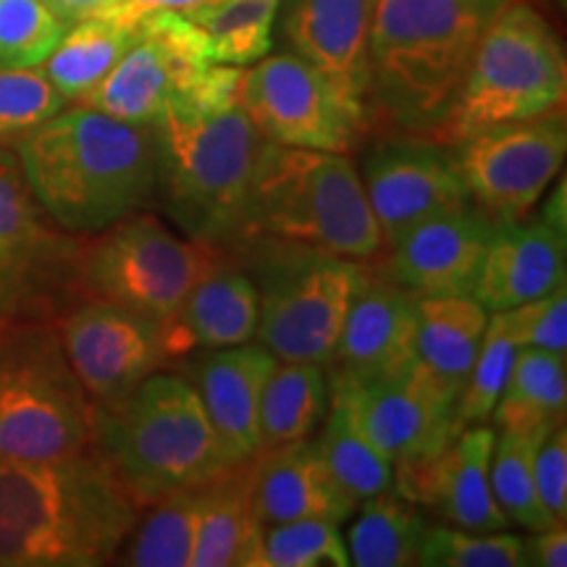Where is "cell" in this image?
Instances as JSON below:
<instances>
[{
  "label": "cell",
  "mask_w": 567,
  "mask_h": 567,
  "mask_svg": "<svg viewBox=\"0 0 567 567\" xmlns=\"http://www.w3.org/2000/svg\"><path fill=\"white\" fill-rule=\"evenodd\" d=\"M142 513L97 446L0 463V567H97Z\"/></svg>",
  "instance_id": "6da1fadb"
},
{
  "label": "cell",
  "mask_w": 567,
  "mask_h": 567,
  "mask_svg": "<svg viewBox=\"0 0 567 567\" xmlns=\"http://www.w3.org/2000/svg\"><path fill=\"white\" fill-rule=\"evenodd\" d=\"M13 151L32 195L66 234H97L153 203L158 166L153 126L74 103Z\"/></svg>",
  "instance_id": "7a4b0ae2"
},
{
  "label": "cell",
  "mask_w": 567,
  "mask_h": 567,
  "mask_svg": "<svg viewBox=\"0 0 567 567\" xmlns=\"http://www.w3.org/2000/svg\"><path fill=\"white\" fill-rule=\"evenodd\" d=\"M505 0H375L371 105L405 134L439 142L481 32Z\"/></svg>",
  "instance_id": "3957f363"
},
{
  "label": "cell",
  "mask_w": 567,
  "mask_h": 567,
  "mask_svg": "<svg viewBox=\"0 0 567 567\" xmlns=\"http://www.w3.org/2000/svg\"><path fill=\"white\" fill-rule=\"evenodd\" d=\"M158 145L153 203L195 243H245L252 182L266 140L243 105L216 113L172 111L153 126Z\"/></svg>",
  "instance_id": "277c9868"
},
{
  "label": "cell",
  "mask_w": 567,
  "mask_h": 567,
  "mask_svg": "<svg viewBox=\"0 0 567 567\" xmlns=\"http://www.w3.org/2000/svg\"><path fill=\"white\" fill-rule=\"evenodd\" d=\"M95 446L145 509L226 476L231 463L200 394L174 373L147 375L122 402L95 408Z\"/></svg>",
  "instance_id": "5b68a950"
},
{
  "label": "cell",
  "mask_w": 567,
  "mask_h": 567,
  "mask_svg": "<svg viewBox=\"0 0 567 567\" xmlns=\"http://www.w3.org/2000/svg\"><path fill=\"white\" fill-rule=\"evenodd\" d=\"M255 237L318 247L360 266L386 255L350 155L274 142H266L252 182L245 243Z\"/></svg>",
  "instance_id": "8992f818"
},
{
  "label": "cell",
  "mask_w": 567,
  "mask_h": 567,
  "mask_svg": "<svg viewBox=\"0 0 567 567\" xmlns=\"http://www.w3.org/2000/svg\"><path fill=\"white\" fill-rule=\"evenodd\" d=\"M565 92L567 63L549 21L523 0H505L481 32L439 142L549 116L563 111Z\"/></svg>",
  "instance_id": "52a82bcc"
},
{
  "label": "cell",
  "mask_w": 567,
  "mask_h": 567,
  "mask_svg": "<svg viewBox=\"0 0 567 567\" xmlns=\"http://www.w3.org/2000/svg\"><path fill=\"white\" fill-rule=\"evenodd\" d=\"M95 444V405L59 331L0 316V463L74 455Z\"/></svg>",
  "instance_id": "ba28073f"
},
{
  "label": "cell",
  "mask_w": 567,
  "mask_h": 567,
  "mask_svg": "<svg viewBox=\"0 0 567 567\" xmlns=\"http://www.w3.org/2000/svg\"><path fill=\"white\" fill-rule=\"evenodd\" d=\"M260 318L255 339L276 360L329 365L365 266L318 247L255 237Z\"/></svg>",
  "instance_id": "9c48e42d"
},
{
  "label": "cell",
  "mask_w": 567,
  "mask_h": 567,
  "mask_svg": "<svg viewBox=\"0 0 567 567\" xmlns=\"http://www.w3.org/2000/svg\"><path fill=\"white\" fill-rule=\"evenodd\" d=\"M226 250L195 243L140 208L105 226L80 250L76 281L87 297L168 321Z\"/></svg>",
  "instance_id": "30bf717a"
},
{
  "label": "cell",
  "mask_w": 567,
  "mask_h": 567,
  "mask_svg": "<svg viewBox=\"0 0 567 567\" xmlns=\"http://www.w3.org/2000/svg\"><path fill=\"white\" fill-rule=\"evenodd\" d=\"M567 153L563 111L488 126L450 147L471 203L496 224L523 221L557 179Z\"/></svg>",
  "instance_id": "8fae6325"
},
{
  "label": "cell",
  "mask_w": 567,
  "mask_h": 567,
  "mask_svg": "<svg viewBox=\"0 0 567 567\" xmlns=\"http://www.w3.org/2000/svg\"><path fill=\"white\" fill-rule=\"evenodd\" d=\"M213 61L200 27L184 13H153L140 21V34L101 84L80 105L122 122L155 126L179 109Z\"/></svg>",
  "instance_id": "7c38bea8"
},
{
  "label": "cell",
  "mask_w": 567,
  "mask_h": 567,
  "mask_svg": "<svg viewBox=\"0 0 567 567\" xmlns=\"http://www.w3.org/2000/svg\"><path fill=\"white\" fill-rule=\"evenodd\" d=\"M243 109L260 137L284 147L350 155L365 134L321 71L295 53L245 69Z\"/></svg>",
  "instance_id": "4fadbf2b"
},
{
  "label": "cell",
  "mask_w": 567,
  "mask_h": 567,
  "mask_svg": "<svg viewBox=\"0 0 567 567\" xmlns=\"http://www.w3.org/2000/svg\"><path fill=\"white\" fill-rule=\"evenodd\" d=\"M55 331L95 408L116 405L147 375L172 363L161 321L97 297L71 308Z\"/></svg>",
  "instance_id": "5bb4252c"
},
{
  "label": "cell",
  "mask_w": 567,
  "mask_h": 567,
  "mask_svg": "<svg viewBox=\"0 0 567 567\" xmlns=\"http://www.w3.org/2000/svg\"><path fill=\"white\" fill-rule=\"evenodd\" d=\"M80 250L32 195L17 151L0 147V316H30L63 279H76Z\"/></svg>",
  "instance_id": "9a60e30c"
},
{
  "label": "cell",
  "mask_w": 567,
  "mask_h": 567,
  "mask_svg": "<svg viewBox=\"0 0 567 567\" xmlns=\"http://www.w3.org/2000/svg\"><path fill=\"white\" fill-rule=\"evenodd\" d=\"M360 179L386 250L417 224L471 203L450 147L421 134L381 140L365 153Z\"/></svg>",
  "instance_id": "2e32d148"
},
{
  "label": "cell",
  "mask_w": 567,
  "mask_h": 567,
  "mask_svg": "<svg viewBox=\"0 0 567 567\" xmlns=\"http://www.w3.org/2000/svg\"><path fill=\"white\" fill-rule=\"evenodd\" d=\"M339 379L350 386L365 431L392 465L442 455L463 431L455 415L457 400L444 392L434 373L417 358L373 381H352L344 375Z\"/></svg>",
  "instance_id": "e0dca14e"
},
{
  "label": "cell",
  "mask_w": 567,
  "mask_h": 567,
  "mask_svg": "<svg viewBox=\"0 0 567 567\" xmlns=\"http://www.w3.org/2000/svg\"><path fill=\"white\" fill-rule=\"evenodd\" d=\"M375 0H295L284 21L292 53L321 71L360 124L371 126V24Z\"/></svg>",
  "instance_id": "ac0fdd59"
},
{
  "label": "cell",
  "mask_w": 567,
  "mask_h": 567,
  "mask_svg": "<svg viewBox=\"0 0 567 567\" xmlns=\"http://www.w3.org/2000/svg\"><path fill=\"white\" fill-rule=\"evenodd\" d=\"M496 431L486 423L460 431L442 455L394 465L392 488L415 505L434 507L442 520L465 530H505L509 520L492 492Z\"/></svg>",
  "instance_id": "d6986e66"
},
{
  "label": "cell",
  "mask_w": 567,
  "mask_h": 567,
  "mask_svg": "<svg viewBox=\"0 0 567 567\" xmlns=\"http://www.w3.org/2000/svg\"><path fill=\"white\" fill-rule=\"evenodd\" d=\"M496 221L476 203L417 224L400 239L381 274L417 297L471 295Z\"/></svg>",
  "instance_id": "ffe728a7"
},
{
  "label": "cell",
  "mask_w": 567,
  "mask_h": 567,
  "mask_svg": "<svg viewBox=\"0 0 567 567\" xmlns=\"http://www.w3.org/2000/svg\"><path fill=\"white\" fill-rule=\"evenodd\" d=\"M415 326L417 295L365 268L326 368L352 381H373L400 371L417 358Z\"/></svg>",
  "instance_id": "44dd1931"
},
{
  "label": "cell",
  "mask_w": 567,
  "mask_h": 567,
  "mask_svg": "<svg viewBox=\"0 0 567 567\" xmlns=\"http://www.w3.org/2000/svg\"><path fill=\"white\" fill-rule=\"evenodd\" d=\"M250 496L264 528L305 517L344 526L358 509V502L339 486L313 439L260 450L250 460Z\"/></svg>",
  "instance_id": "7402d4cb"
},
{
  "label": "cell",
  "mask_w": 567,
  "mask_h": 567,
  "mask_svg": "<svg viewBox=\"0 0 567 567\" xmlns=\"http://www.w3.org/2000/svg\"><path fill=\"white\" fill-rule=\"evenodd\" d=\"M274 363L266 347L245 342L208 350L187 368V381L200 394L218 442L237 465L260 452L258 408Z\"/></svg>",
  "instance_id": "603a6c76"
},
{
  "label": "cell",
  "mask_w": 567,
  "mask_h": 567,
  "mask_svg": "<svg viewBox=\"0 0 567 567\" xmlns=\"http://www.w3.org/2000/svg\"><path fill=\"white\" fill-rule=\"evenodd\" d=\"M565 284V234L538 221L496 224L471 297L486 313L538 300Z\"/></svg>",
  "instance_id": "cb8c5ba5"
},
{
  "label": "cell",
  "mask_w": 567,
  "mask_h": 567,
  "mask_svg": "<svg viewBox=\"0 0 567 567\" xmlns=\"http://www.w3.org/2000/svg\"><path fill=\"white\" fill-rule=\"evenodd\" d=\"M260 318V292L252 276L231 264L216 266L184 297L179 310L163 321L168 358L193 350L245 344L255 339Z\"/></svg>",
  "instance_id": "d4e9b609"
},
{
  "label": "cell",
  "mask_w": 567,
  "mask_h": 567,
  "mask_svg": "<svg viewBox=\"0 0 567 567\" xmlns=\"http://www.w3.org/2000/svg\"><path fill=\"white\" fill-rule=\"evenodd\" d=\"M264 526L250 496V460L197 488L193 567H260Z\"/></svg>",
  "instance_id": "484cf974"
},
{
  "label": "cell",
  "mask_w": 567,
  "mask_h": 567,
  "mask_svg": "<svg viewBox=\"0 0 567 567\" xmlns=\"http://www.w3.org/2000/svg\"><path fill=\"white\" fill-rule=\"evenodd\" d=\"M486 321L488 313L471 295L417 297V360L455 400L476 363Z\"/></svg>",
  "instance_id": "4316f807"
},
{
  "label": "cell",
  "mask_w": 567,
  "mask_h": 567,
  "mask_svg": "<svg viewBox=\"0 0 567 567\" xmlns=\"http://www.w3.org/2000/svg\"><path fill=\"white\" fill-rule=\"evenodd\" d=\"M329 386L331 400L323 423L318 425L321 436L316 439V446L329 471L334 473L339 486L360 507L371 496L392 488L394 465L365 431L350 386L334 373H331Z\"/></svg>",
  "instance_id": "83f0119b"
},
{
  "label": "cell",
  "mask_w": 567,
  "mask_h": 567,
  "mask_svg": "<svg viewBox=\"0 0 567 567\" xmlns=\"http://www.w3.org/2000/svg\"><path fill=\"white\" fill-rule=\"evenodd\" d=\"M567 360L565 354L520 347L496 400L492 421L507 434L544 436L565 423Z\"/></svg>",
  "instance_id": "f1b7e54d"
},
{
  "label": "cell",
  "mask_w": 567,
  "mask_h": 567,
  "mask_svg": "<svg viewBox=\"0 0 567 567\" xmlns=\"http://www.w3.org/2000/svg\"><path fill=\"white\" fill-rule=\"evenodd\" d=\"M329 373L318 363L276 360L258 408L260 450L310 439L329 410Z\"/></svg>",
  "instance_id": "f546056e"
},
{
  "label": "cell",
  "mask_w": 567,
  "mask_h": 567,
  "mask_svg": "<svg viewBox=\"0 0 567 567\" xmlns=\"http://www.w3.org/2000/svg\"><path fill=\"white\" fill-rule=\"evenodd\" d=\"M137 34L140 27L113 17L80 19L69 24L53 53L42 61L40 71L63 101L80 103L130 51Z\"/></svg>",
  "instance_id": "4dcf8cb0"
},
{
  "label": "cell",
  "mask_w": 567,
  "mask_h": 567,
  "mask_svg": "<svg viewBox=\"0 0 567 567\" xmlns=\"http://www.w3.org/2000/svg\"><path fill=\"white\" fill-rule=\"evenodd\" d=\"M347 530L350 565L358 567H408L415 565L423 534L429 528L421 505L396 494L394 488L371 496L358 509Z\"/></svg>",
  "instance_id": "1f68e13d"
},
{
  "label": "cell",
  "mask_w": 567,
  "mask_h": 567,
  "mask_svg": "<svg viewBox=\"0 0 567 567\" xmlns=\"http://www.w3.org/2000/svg\"><path fill=\"white\" fill-rule=\"evenodd\" d=\"M279 0H210L184 17L200 27L216 63L250 66L271 51Z\"/></svg>",
  "instance_id": "d6a6232c"
},
{
  "label": "cell",
  "mask_w": 567,
  "mask_h": 567,
  "mask_svg": "<svg viewBox=\"0 0 567 567\" xmlns=\"http://www.w3.org/2000/svg\"><path fill=\"white\" fill-rule=\"evenodd\" d=\"M197 534V488L153 502L151 513L137 517L118 563L134 567H193Z\"/></svg>",
  "instance_id": "836d02e7"
},
{
  "label": "cell",
  "mask_w": 567,
  "mask_h": 567,
  "mask_svg": "<svg viewBox=\"0 0 567 567\" xmlns=\"http://www.w3.org/2000/svg\"><path fill=\"white\" fill-rule=\"evenodd\" d=\"M542 436L499 431L492 455V492L509 523L530 530L555 526L536 492L534 460Z\"/></svg>",
  "instance_id": "e575fe53"
},
{
  "label": "cell",
  "mask_w": 567,
  "mask_h": 567,
  "mask_svg": "<svg viewBox=\"0 0 567 567\" xmlns=\"http://www.w3.org/2000/svg\"><path fill=\"white\" fill-rule=\"evenodd\" d=\"M415 565L423 567H526L523 536L507 530H465L429 526Z\"/></svg>",
  "instance_id": "d590c367"
},
{
  "label": "cell",
  "mask_w": 567,
  "mask_h": 567,
  "mask_svg": "<svg viewBox=\"0 0 567 567\" xmlns=\"http://www.w3.org/2000/svg\"><path fill=\"white\" fill-rule=\"evenodd\" d=\"M517 350L520 347L515 344L513 334H509L505 316L492 313V318L486 321L484 339H481L476 363H473V371L467 375L463 392L457 396L455 415L463 429L492 421L494 405L499 400L502 389H505Z\"/></svg>",
  "instance_id": "8d00e7d4"
},
{
  "label": "cell",
  "mask_w": 567,
  "mask_h": 567,
  "mask_svg": "<svg viewBox=\"0 0 567 567\" xmlns=\"http://www.w3.org/2000/svg\"><path fill=\"white\" fill-rule=\"evenodd\" d=\"M69 24L45 0H0V69H38Z\"/></svg>",
  "instance_id": "74e56055"
},
{
  "label": "cell",
  "mask_w": 567,
  "mask_h": 567,
  "mask_svg": "<svg viewBox=\"0 0 567 567\" xmlns=\"http://www.w3.org/2000/svg\"><path fill=\"white\" fill-rule=\"evenodd\" d=\"M350 551L337 523L305 517L264 528L260 567H347Z\"/></svg>",
  "instance_id": "f35d334b"
},
{
  "label": "cell",
  "mask_w": 567,
  "mask_h": 567,
  "mask_svg": "<svg viewBox=\"0 0 567 567\" xmlns=\"http://www.w3.org/2000/svg\"><path fill=\"white\" fill-rule=\"evenodd\" d=\"M66 109L59 90L38 69H0V147H13Z\"/></svg>",
  "instance_id": "ab89813d"
},
{
  "label": "cell",
  "mask_w": 567,
  "mask_h": 567,
  "mask_svg": "<svg viewBox=\"0 0 567 567\" xmlns=\"http://www.w3.org/2000/svg\"><path fill=\"white\" fill-rule=\"evenodd\" d=\"M517 347L567 354V289L559 284L549 295L502 310Z\"/></svg>",
  "instance_id": "60d3db41"
},
{
  "label": "cell",
  "mask_w": 567,
  "mask_h": 567,
  "mask_svg": "<svg viewBox=\"0 0 567 567\" xmlns=\"http://www.w3.org/2000/svg\"><path fill=\"white\" fill-rule=\"evenodd\" d=\"M536 492L555 523L567 517V431L565 423L551 425L542 436L534 460Z\"/></svg>",
  "instance_id": "b9f144b4"
},
{
  "label": "cell",
  "mask_w": 567,
  "mask_h": 567,
  "mask_svg": "<svg viewBox=\"0 0 567 567\" xmlns=\"http://www.w3.org/2000/svg\"><path fill=\"white\" fill-rule=\"evenodd\" d=\"M526 544V565L530 567H565L567 565V530L565 523H555V526L536 530Z\"/></svg>",
  "instance_id": "7bdbcfd3"
},
{
  "label": "cell",
  "mask_w": 567,
  "mask_h": 567,
  "mask_svg": "<svg viewBox=\"0 0 567 567\" xmlns=\"http://www.w3.org/2000/svg\"><path fill=\"white\" fill-rule=\"evenodd\" d=\"M205 3H210V0H116L101 17H113L118 21H126V24L140 27V21L153 17V13H187L193 9H200Z\"/></svg>",
  "instance_id": "ee69618b"
},
{
  "label": "cell",
  "mask_w": 567,
  "mask_h": 567,
  "mask_svg": "<svg viewBox=\"0 0 567 567\" xmlns=\"http://www.w3.org/2000/svg\"><path fill=\"white\" fill-rule=\"evenodd\" d=\"M45 3L59 13L66 24H74V21L80 19L101 17V13L109 11L116 0H45Z\"/></svg>",
  "instance_id": "f6af8a7d"
},
{
  "label": "cell",
  "mask_w": 567,
  "mask_h": 567,
  "mask_svg": "<svg viewBox=\"0 0 567 567\" xmlns=\"http://www.w3.org/2000/svg\"><path fill=\"white\" fill-rule=\"evenodd\" d=\"M544 221L565 234V182H559L557 193L551 195L547 210H544Z\"/></svg>",
  "instance_id": "bcb514c9"
}]
</instances>
